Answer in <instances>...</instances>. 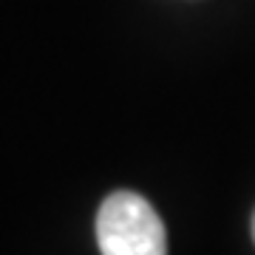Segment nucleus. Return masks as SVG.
Here are the masks:
<instances>
[{
  "mask_svg": "<svg viewBox=\"0 0 255 255\" xmlns=\"http://www.w3.org/2000/svg\"><path fill=\"white\" fill-rule=\"evenodd\" d=\"M102 255H167V236L159 213L147 199L117 190L102 201L97 216Z\"/></svg>",
  "mask_w": 255,
  "mask_h": 255,
  "instance_id": "f257e3e1",
  "label": "nucleus"
},
{
  "mask_svg": "<svg viewBox=\"0 0 255 255\" xmlns=\"http://www.w3.org/2000/svg\"><path fill=\"white\" fill-rule=\"evenodd\" d=\"M253 238H255V216H253Z\"/></svg>",
  "mask_w": 255,
  "mask_h": 255,
  "instance_id": "f03ea898",
  "label": "nucleus"
}]
</instances>
